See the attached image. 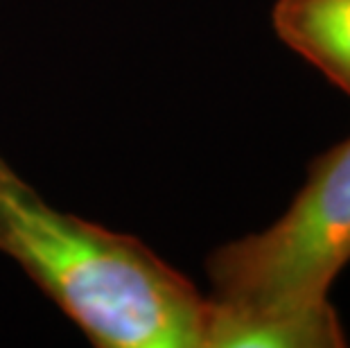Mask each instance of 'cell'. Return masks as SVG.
Wrapping results in <instances>:
<instances>
[{
	"instance_id": "obj_3",
	"label": "cell",
	"mask_w": 350,
	"mask_h": 348,
	"mask_svg": "<svg viewBox=\"0 0 350 348\" xmlns=\"http://www.w3.org/2000/svg\"><path fill=\"white\" fill-rule=\"evenodd\" d=\"M346 344L330 299L282 310H242L208 299L204 348H339Z\"/></svg>"
},
{
	"instance_id": "obj_2",
	"label": "cell",
	"mask_w": 350,
	"mask_h": 348,
	"mask_svg": "<svg viewBox=\"0 0 350 348\" xmlns=\"http://www.w3.org/2000/svg\"><path fill=\"white\" fill-rule=\"evenodd\" d=\"M350 263V136L312 161L285 215L215 249L206 263L215 303L242 310L303 308L330 299Z\"/></svg>"
},
{
	"instance_id": "obj_4",
	"label": "cell",
	"mask_w": 350,
	"mask_h": 348,
	"mask_svg": "<svg viewBox=\"0 0 350 348\" xmlns=\"http://www.w3.org/2000/svg\"><path fill=\"white\" fill-rule=\"evenodd\" d=\"M271 23L287 48L350 98V0H275Z\"/></svg>"
},
{
	"instance_id": "obj_1",
	"label": "cell",
	"mask_w": 350,
	"mask_h": 348,
	"mask_svg": "<svg viewBox=\"0 0 350 348\" xmlns=\"http://www.w3.org/2000/svg\"><path fill=\"white\" fill-rule=\"evenodd\" d=\"M0 254L100 348H204L208 299L126 233L50 206L0 157Z\"/></svg>"
}]
</instances>
